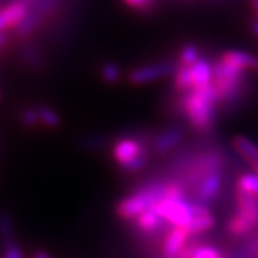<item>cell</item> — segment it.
Here are the masks:
<instances>
[{"label": "cell", "mask_w": 258, "mask_h": 258, "mask_svg": "<svg viewBox=\"0 0 258 258\" xmlns=\"http://www.w3.org/2000/svg\"><path fill=\"white\" fill-rule=\"evenodd\" d=\"M16 228L13 217L8 211H0V244L8 245L16 242Z\"/></svg>", "instance_id": "18"}, {"label": "cell", "mask_w": 258, "mask_h": 258, "mask_svg": "<svg viewBox=\"0 0 258 258\" xmlns=\"http://www.w3.org/2000/svg\"><path fill=\"white\" fill-rule=\"evenodd\" d=\"M19 119H20V123H22L25 128L35 129L40 125L37 108H30V106H29V108H25L23 111L20 112Z\"/></svg>", "instance_id": "24"}, {"label": "cell", "mask_w": 258, "mask_h": 258, "mask_svg": "<svg viewBox=\"0 0 258 258\" xmlns=\"http://www.w3.org/2000/svg\"><path fill=\"white\" fill-rule=\"evenodd\" d=\"M37 112H39L40 125H43V126H46L49 129H56L62 125V118H60L59 112L53 109V108L42 105V106L37 108Z\"/></svg>", "instance_id": "20"}, {"label": "cell", "mask_w": 258, "mask_h": 258, "mask_svg": "<svg viewBox=\"0 0 258 258\" xmlns=\"http://www.w3.org/2000/svg\"><path fill=\"white\" fill-rule=\"evenodd\" d=\"M222 178V169H212L205 174L192 191L194 197L191 200L205 207H211L221 195Z\"/></svg>", "instance_id": "8"}, {"label": "cell", "mask_w": 258, "mask_h": 258, "mask_svg": "<svg viewBox=\"0 0 258 258\" xmlns=\"http://www.w3.org/2000/svg\"><path fill=\"white\" fill-rule=\"evenodd\" d=\"M191 75H192V89L207 88L212 85L214 63L207 57H201L197 63L191 66Z\"/></svg>", "instance_id": "16"}, {"label": "cell", "mask_w": 258, "mask_h": 258, "mask_svg": "<svg viewBox=\"0 0 258 258\" xmlns=\"http://www.w3.org/2000/svg\"><path fill=\"white\" fill-rule=\"evenodd\" d=\"M8 43H9V35H8V32L6 30H0V52L8 46Z\"/></svg>", "instance_id": "27"}, {"label": "cell", "mask_w": 258, "mask_h": 258, "mask_svg": "<svg viewBox=\"0 0 258 258\" xmlns=\"http://www.w3.org/2000/svg\"><path fill=\"white\" fill-rule=\"evenodd\" d=\"M112 157L125 172H141L148 164V147L144 139L123 137L112 147Z\"/></svg>", "instance_id": "4"}, {"label": "cell", "mask_w": 258, "mask_h": 258, "mask_svg": "<svg viewBox=\"0 0 258 258\" xmlns=\"http://www.w3.org/2000/svg\"><path fill=\"white\" fill-rule=\"evenodd\" d=\"M154 208L171 227H181L186 230L192 220V200H189L188 197L161 200L154 205Z\"/></svg>", "instance_id": "6"}, {"label": "cell", "mask_w": 258, "mask_h": 258, "mask_svg": "<svg viewBox=\"0 0 258 258\" xmlns=\"http://www.w3.org/2000/svg\"><path fill=\"white\" fill-rule=\"evenodd\" d=\"M18 55L19 59L30 69L43 71L46 66V59H45V55H43L40 46L35 42L29 40V39L22 40V43L18 49Z\"/></svg>", "instance_id": "13"}, {"label": "cell", "mask_w": 258, "mask_h": 258, "mask_svg": "<svg viewBox=\"0 0 258 258\" xmlns=\"http://www.w3.org/2000/svg\"><path fill=\"white\" fill-rule=\"evenodd\" d=\"M134 222H135V228L139 232H142L144 235H151V237L162 232L166 225V222L161 218V215L155 211L154 207L142 212Z\"/></svg>", "instance_id": "14"}, {"label": "cell", "mask_w": 258, "mask_h": 258, "mask_svg": "<svg viewBox=\"0 0 258 258\" xmlns=\"http://www.w3.org/2000/svg\"><path fill=\"white\" fill-rule=\"evenodd\" d=\"M179 63L175 60H162L155 63H148L132 69L128 74V81L131 85L141 86L147 83L157 82L166 76H171L176 72Z\"/></svg>", "instance_id": "7"}, {"label": "cell", "mask_w": 258, "mask_h": 258, "mask_svg": "<svg viewBox=\"0 0 258 258\" xmlns=\"http://www.w3.org/2000/svg\"><path fill=\"white\" fill-rule=\"evenodd\" d=\"M29 5L23 0H12L0 9V30L15 29L28 16Z\"/></svg>", "instance_id": "9"}, {"label": "cell", "mask_w": 258, "mask_h": 258, "mask_svg": "<svg viewBox=\"0 0 258 258\" xmlns=\"http://www.w3.org/2000/svg\"><path fill=\"white\" fill-rule=\"evenodd\" d=\"M254 71H257L258 72V59H257V63H255V68H254Z\"/></svg>", "instance_id": "33"}, {"label": "cell", "mask_w": 258, "mask_h": 258, "mask_svg": "<svg viewBox=\"0 0 258 258\" xmlns=\"http://www.w3.org/2000/svg\"><path fill=\"white\" fill-rule=\"evenodd\" d=\"M237 212L227 222V232L231 237L241 238L258 227V200L251 194L235 188Z\"/></svg>", "instance_id": "3"}, {"label": "cell", "mask_w": 258, "mask_h": 258, "mask_svg": "<svg viewBox=\"0 0 258 258\" xmlns=\"http://www.w3.org/2000/svg\"><path fill=\"white\" fill-rule=\"evenodd\" d=\"M252 242V258H258V238L251 240Z\"/></svg>", "instance_id": "29"}, {"label": "cell", "mask_w": 258, "mask_h": 258, "mask_svg": "<svg viewBox=\"0 0 258 258\" xmlns=\"http://www.w3.org/2000/svg\"><path fill=\"white\" fill-rule=\"evenodd\" d=\"M232 148L245 162L252 166L254 172L258 174V147L247 137L238 135L232 139Z\"/></svg>", "instance_id": "17"}, {"label": "cell", "mask_w": 258, "mask_h": 258, "mask_svg": "<svg viewBox=\"0 0 258 258\" xmlns=\"http://www.w3.org/2000/svg\"><path fill=\"white\" fill-rule=\"evenodd\" d=\"M257 59L254 55H251L245 50H240V49H230L227 52H224L220 57L224 63L230 64L232 68L238 69L241 72H247L249 69H254Z\"/></svg>", "instance_id": "15"}, {"label": "cell", "mask_w": 258, "mask_h": 258, "mask_svg": "<svg viewBox=\"0 0 258 258\" xmlns=\"http://www.w3.org/2000/svg\"><path fill=\"white\" fill-rule=\"evenodd\" d=\"M237 186L242 191L254 195L258 200V174L257 172H245L238 176Z\"/></svg>", "instance_id": "23"}, {"label": "cell", "mask_w": 258, "mask_h": 258, "mask_svg": "<svg viewBox=\"0 0 258 258\" xmlns=\"http://www.w3.org/2000/svg\"><path fill=\"white\" fill-rule=\"evenodd\" d=\"M5 2H6V0H0V9H2L3 6H5Z\"/></svg>", "instance_id": "32"}, {"label": "cell", "mask_w": 258, "mask_h": 258, "mask_svg": "<svg viewBox=\"0 0 258 258\" xmlns=\"http://www.w3.org/2000/svg\"><path fill=\"white\" fill-rule=\"evenodd\" d=\"M203 57L201 49L195 43H186L181 47L179 55H178V63L181 66H192Z\"/></svg>", "instance_id": "21"}, {"label": "cell", "mask_w": 258, "mask_h": 258, "mask_svg": "<svg viewBox=\"0 0 258 258\" xmlns=\"http://www.w3.org/2000/svg\"><path fill=\"white\" fill-rule=\"evenodd\" d=\"M185 139V129L182 126H171L159 132L152 141V148L157 154H166L174 151Z\"/></svg>", "instance_id": "11"}, {"label": "cell", "mask_w": 258, "mask_h": 258, "mask_svg": "<svg viewBox=\"0 0 258 258\" xmlns=\"http://www.w3.org/2000/svg\"><path fill=\"white\" fill-rule=\"evenodd\" d=\"M252 33L258 37V19L252 22Z\"/></svg>", "instance_id": "31"}, {"label": "cell", "mask_w": 258, "mask_h": 258, "mask_svg": "<svg viewBox=\"0 0 258 258\" xmlns=\"http://www.w3.org/2000/svg\"><path fill=\"white\" fill-rule=\"evenodd\" d=\"M0 258H25V251L16 241V242H12V244L2 247Z\"/></svg>", "instance_id": "25"}, {"label": "cell", "mask_w": 258, "mask_h": 258, "mask_svg": "<svg viewBox=\"0 0 258 258\" xmlns=\"http://www.w3.org/2000/svg\"><path fill=\"white\" fill-rule=\"evenodd\" d=\"M166 185L168 181H154L139 186L137 191L129 194L116 203V215L126 221H135L142 212L152 208L161 200L166 198Z\"/></svg>", "instance_id": "2"}, {"label": "cell", "mask_w": 258, "mask_h": 258, "mask_svg": "<svg viewBox=\"0 0 258 258\" xmlns=\"http://www.w3.org/2000/svg\"><path fill=\"white\" fill-rule=\"evenodd\" d=\"M220 105L214 86L191 89L182 95L181 112L188 123L198 132H210L217 118V106Z\"/></svg>", "instance_id": "1"}, {"label": "cell", "mask_w": 258, "mask_h": 258, "mask_svg": "<svg viewBox=\"0 0 258 258\" xmlns=\"http://www.w3.org/2000/svg\"><path fill=\"white\" fill-rule=\"evenodd\" d=\"M244 75L238 69L218 60L214 63V78L212 86L217 92L220 103H232L240 96L244 83Z\"/></svg>", "instance_id": "5"}, {"label": "cell", "mask_w": 258, "mask_h": 258, "mask_svg": "<svg viewBox=\"0 0 258 258\" xmlns=\"http://www.w3.org/2000/svg\"><path fill=\"white\" fill-rule=\"evenodd\" d=\"M0 99H2V91H0Z\"/></svg>", "instance_id": "34"}, {"label": "cell", "mask_w": 258, "mask_h": 258, "mask_svg": "<svg viewBox=\"0 0 258 258\" xmlns=\"http://www.w3.org/2000/svg\"><path fill=\"white\" fill-rule=\"evenodd\" d=\"M189 232L181 228V227H172L171 230L166 232L165 240L162 244V254L164 258H178L179 254L182 252L185 245L188 244Z\"/></svg>", "instance_id": "12"}, {"label": "cell", "mask_w": 258, "mask_h": 258, "mask_svg": "<svg viewBox=\"0 0 258 258\" xmlns=\"http://www.w3.org/2000/svg\"><path fill=\"white\" fill-rule=\"evenodd\" d=\"M32 258H52L50 252H47L46 249H37L36 252L32 255Z\"/></svg>", "instance_id": "28"}, {"label": "cell", "mask_w": 258, "mask_h": 258, "mask_svg": "<svg viewBox=\"0 0 258 258\" xmlns=\"http://www.w3.org/2000/svg\"><path fill=\"white\" fill-rule=\"evenodd\" d=\"M251 6H252V10L257 16L255 19H258V0H251Z\"/></svg>", "instance_id": "30"}, {"label": "cell", "mask_w": 258, "mask_h": 258, "mask_svg": "<svg viewBox=\"0 0 258 258\" xmlns=\"http://www.w3.org/2000/svg\"><path fill=\"white\" fill-rule=\"evenodd\" d=\"M99 75L106 83L115 85V83H118L120 81L122 71H120L119 64H116L115 62H105L99 68Z\"/></svg>", "instance_id": "22"}, {"label": "cell", "mask_w": 258, "mask_h": 258, "mask_svg": "<svg viewBox=\"0 0 258 258\" xmlns=\"http://www.w3.org/2000/svg\"><path fill=\"white\" fill-rule=\"evenodd\" d=\"M174 88L176 92L186 93L192 89V75H191V66H178L176 72L174 74Z\"/></svg>", "instance_id": "19"}, {"label": "cell", "mask_w": 258, "mask_h": 258, "mask_svg": "<svg viewBox=\"0 0 258 258\" xmlns=\"http://www.w3.org/2000/svg\"><path fill=\"white\" fill-rule=\"evenodd\" d=\"M192 220H191L188 228H186V231L189 232L191 237L204 234V232H207V231L214 228V225H215V217H214V214L210 210V207H205L203 204H198L192 201Z\"/></svg>", "instance_id": "10"}, {"label": "cell", "mask_w": 258, "mask_h": 258, "mask_svg": "<svg viewBox=\"0 0 258 258\" xmlns=\"http://www.w3.org/2000/svg\"><path fill=\"white\" fill-rule=\"evenodd\" d=\"M128 8L134 10H138V12H144V10H149L152 6H154V3H155V0H122Z\"/></svg>", "instance_id": "26"}]
</instances>
